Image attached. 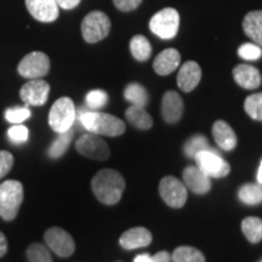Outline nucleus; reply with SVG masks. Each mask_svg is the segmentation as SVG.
<instances>
[{
	"label": "nucleus",
	"mask_w": 262,
	"mask_h": 262,
	"mask_svg": "<svg viewBox=\"0 0 262 262\" xmlns=\"http://www.w3.org/2000/svg\"><path fill=\"white\" fill-rule=\"evenodd\" d=\"M91 188L101 203L106 205H114L122 199L125 189V181L116 170L103 169L94 176Z\"/></svg>",
	"instance_id": "obj_1"
},
{
	"label": "nucleus",
	"mask_w": 262,
	"mask_h": 262,
	"mask_svg": "<svg viewBox=\"0 0 262 262\" xmlns=\"http://www.w3.org/2000/svg\"><path fill=\"white\" fill-rule=\"evenodd\" d=\"M79 119L81 125L95 135L116 137L125 133V123L112 114L85 111L80 113Z\"/></svg>",
	"instance_id": "obj_2"
},
{
	"label": "nucleus",
	"mask_w": 262,
	"mask_h": 262,
	"mask_svg": "<svg viewBox=\"0 0 262 262\" xmlns=\"http://www.w3.org/2000/svg\"><path fill=\"white\" fill-rule=\"evenodd\" d=\"M24 202V185L16 180H6L0 185V217L12 221Z\"/></svg>",
	"instance_id": "obj_3"
},
{
	"label": "nucleus",
	"mask_w": 262,
	"mask_h": 262,
	"mask_svg": "<svg viewBox=\"0 0 262 262\" xmlns=\"http://www.w3.org/2000/svg\"><path fill=\"white\" fill-rule=\"evenodd\" d=\"M180 14L178 10L165 8L153 16L149 21V29L153 34L164 40H170L178 35Z\"/></svg>",
	"instance_id": "obj_4"
},
{
	"label": "nucleus",
	"mask_w": 262,
	"mask_h": 262,
	"mask_svg": "<svg viewBox=\"0 0 262 262\" xmlns=\"http://www.w3.org/2000/svg\"><path fill=\"white\" fill-rule=\"evenodd\" d=\"M77 111L70 97H61L52 104L49 113V125L58 134L70 130L73 125Z\"/></svg>",
	"instance_id": "obj_5"
},
{
	"label": "nucleus",
	"mask_w": 262,
	"mask_h": 262,
	"mask_svg": "<svg viewBox=\"0 0 262 262\" xmlns=\"http://www.w3.org/2000/svg\"><path fill=\"white\" fill-rule=\"evenodd\" d=\"M110 17L102 11H93L88 14L81 24V34L84 40L90 44L101 41L110 34Z\"/></svg>",
	"instance_id": "obj_6"
},
{
	"label": "nucleus",
	"mask_w": 262,
	"mask_h": 262,
	"mask_svg": "<svg viewBox=\"0 0 262 262\" xmlns=\"http://www.w3.org/2000/svg\"><path fill=\"white\" fill-rule=\"evenodd\" d=\"M50 71V60L48 55L41 51H33L22 58L18 63L17 72L21 77L27 79H40Z\"/></svg>",
	"instance_id": "obj_7"
},
{
	"label": "nucleus",
	"mask_w": 262,
	"mask_h": 262,
	"mask_svg": "<svg viewBox=\"0 0 262 262\" xmlns=\"http://www.w3.org/2000/svg\"><path fill=\"white\" fill-rule=\"evenodd\" d=\"M196 166L203 170L209 178L221 179L227 176L231 171L229 164L221 158V156L214 149L202 150L195 157Z\"/></svg>",
	"instance_id": "obj_8"
},
{
	"label": "nucleus",
	"mask_w": 262,
	"mask_h": 262,
	"mask_svg": "<svg viewBox=\"0 0 262 262\" xmlns=\"http://www.w3.org/2000/svg\"><path fill=\"white\" fill-rule=\"evenodd\" d=\"M75 149L81 156L95 160H107L111 156L110 147L103 139L95 134H85L75 142Z\"/></svg>",
	"instance_id": "obj_9"
},
{
	"label": "nucleus",
	"mask_w": 262,
	"mask_h": 262,
	"mask_svg": "<svg viewBox=\"0 0 262 262\" xmlns=\"http://www.w3.org/2000/svg\"><path fill=\"white\" fill-rule=\"evenodd\" d=\"M159 193L163 201L171 208H182L187 201V188L173 176H165L160 181Z\"/></svg>",
	"instance_id": "obj_10"
},
{
	"label": "nucleus",
	"mask_w": 262,
	"mask_h": 262,
	"mask_svg": "<svg viewBox=\"0 0 262 262\" xmlns=\"http://www.w3.org/2000/svg\"><path fill=\"white\" fill-rule=\"evenodd\" d=\"M45 243L60 257H70L75 250V243L72 235L60 227L49 228L44 234Z\"/></svg>",
	"instance_id": "obj_11"
},
{
	"label": "nucleus",
	"mask_w": 262,
	"mask_h": 262,
	"mask_svg": "<svg viewBox=\"0 0 262 262\" xmlns=\"http://www.w3.org/2000/svg\"><path fill=\"white\" fill-rule=\"evenodd\" d=\"M50 85L42 79H31L19 90V96L27 106H42L47 103Z\"/></svg>",
	"instance_id": "obj_12"
},
{
	"label": "nucleus",
	"mask_w": 262,
	"mask_h": 262,
	"mask_svg": "<svg viewBox=\"0 0 262 262\" xmlns=\"http://www.w3.org/2000/svg\"><path fill=\"white\" fill-rule=\"evenodd\" d=\"M29 14L39 22H54L60 14L56 0H26Z\"/></svg>",
	"instance_id": "obj_13"
},
{
	"label": "nucleus",
	"mask_w": 262,
	"mask_h": 262,
	"mask_svg": "<svg viewBox=\"0 0 262 262\" xmlns=\"http://www.w3.org/2000/svg\"><path fill=\"white\" fill-rule=\"evenodd\" d=\"M183 182L195 194H206L211 188V181L198 166H187L183 171Z\"/></svg>",
	"instance_id": "obj_14"
},
{
	"label": "nucleus",
	"mask_w": 262,
	"mask_h": 262,
	"mask_svg": "<svg viewBox=\"0 0 262 262\" xmlns=\"http://www.w3.org/2000/svg\"><path fill=\"white\" fill-rule=\"evenodd\" d=\"M202 78V70L194 61H187L182 64L178 74V85L185 93H191L196 88Z\"/></svg>",
	"instance_id": "obj_15"
},
{
	"label": "nucleus",
	"mask_w": 262,
	"mask_h": 262,
	"mask_svg": "<svg viewBox=\"0 0 262 262\" xmlns=\"http://www.w3.org/2000/svg\"><path fill=\"white\" fill-rule=\"evenodd\" d=\"M162 113L166 123L175 124L181 119L183 113V101L175 91H168L163 96Z\"/></svg>",
	"instance_id": "obj_16"
},
{
	"label": "nucleus",
	"mask_w": 262,
	"mask_h": 262,
	"mask_svg": "<svg viewBox=\"0 0 262 262\" xmlns=\"http://www.w3.org/2000/svg\"><path fill=\"white\" fill-rule=\"evenodd\" d=\"M233 77L235 83L247 90L257 89L262 81L260 71L250 64H238L234 67Z\"/></svg>",
	"instance_id": "obj_17"
},
{
	"label": "nucleus",
	"mask_w": 262,
	"mask_h": 262,
	"mask_svg": "<svg viewBox=\"0 0 262 262\" xmlns=\"http://www.w3.org/2000/svg\"><path fill=\"white\" fill-rule=\"evenodd\" d=\"M152 242V233L145 227L130 228L129 231L124 232L119 239V244L126 250L145 248Z\"/></svg>",
	"instance_id": "obj_18"
},
{
	"label": "nucleus",
	"mask_w": 262,
	"mask_h": 262,
	"mask_svg": "<svg viewBox=\"0 0 262 262\" xmlns=\"http://www.w3.org/2000/svg\"><path fill=\"white\" fill-rule=\"evenodd\" d=\"M180 61H181V55L176 49H165L156 57L153 62V70L159 75L171 74L173 71L178 70Z\"/></svg>",
	"instance_id": "obj_19"
},
{
	"label": "nucleus",
	"mask_w": 262,
	"mask_h": 262,
	"mask_svg": "<svg viewBox=\"0 0 262 262\" xmlns=\"http://www.w3.org/2000/svg\"><path fill=\"white\" fill-rule=\"evenodd\" d=\"M212 136L215 142L220 148L225 150H232L237 146V135L224 120H217L212 126Z\"/></svg>",
	"instance_id": "obj_20"
},
{
	"label": "nucleus",
	"mask_w": 262,
	"mask_h": 262,
	"mask_svg": "<svg viewBox=\"0 0 262 262\" xmlns=\"http://www.w3.org/2000/svg\"><path fill=\"white\" fill-rule=\"evenodd\" d=\"M244 33L262 48V10L251 11L244 17Z\"/></svg>",
	"instance_id": "obj_21"
},
{
	"label": "nucleus",
	"mask_w": 262,
	"mask_h": 262,
	"mask_svg": "<svg viewBox=\"0 0 262 262\" xmlns=\"http://www.w3.org/2000/svg\"><path fill=\"white\" fill-rule=\"evenodd\" d=\"M126 119L133 126L140 130H148L153 125V119L148 112H146L145 107L131 104L125 112Z\"/></svg>",
	"instance_id": "obj_22"
},
{
	"label": "nucleus",
	"mask_w": 262,
	"mask_h": 262,
	"mask_svg": "<svg viewBox=\"0 0 262 262\" xmlns=\"http://www.w3.org/2000/svg\"><path fill=\"white\" fill-rule=\"evenodd\" d=\"M242 231L250 243H258L262 241V220L255 216L244 219L242 222Z\"/></svg>",
	"instance_id": "obj_23"
},
{
	"label": "nucleus",
	"mask_w": 262,
	"mask_h": 262,
	"mask_svg": "<svg viewBox=\"0 0 262 262\" xmlns=\"http://www.w3.org/2000/svg\"><path fill=\"white\" fill-rule=\"evenodd\" d=\"M130 51L137 61H147L152 54V47L148 39L143 35H135L130 41Z\"/></svg>",
	"instance_id": "obj_24"
},
{
	"label": "nucleus",
	"mask_w": 262,
	"mask_h": 262,
	"mask_svg": "<svg viewBox=\"0 0 262 262\" xmlns=\"http://www.w3.org/2000/svg\"><path fill=\"white\" fill-rule=\"evenodd\" d=\"M72 139H73V130L72 129L60 134L57 139L51 143L50 147H49V157L52 159L61 158V157L67 152L68 147H70L72 142Z\"/></svg>",
	"instance_id": "obj_25"
},
{
	"label": "nucleus",
	"mask_w": 262,
	"mask_h": 262,
	"mask_svg": "<svg viewBox=\"0 0 262 262\" xmlns=\"http://www.w3.org/2000/svg\"><path fill=\"white\" fill-rule=\"evenodd\" d=\"M238 196L244 204L257 205L262 203V185L247 183L238 191Z\"/></svg>",
	"instance_id": "obj_26"
},
{
	"label": "nucleus",
	"mask_w": 262,
	"mask_h": 262,
	"mask_svg": "<svg viewBox=\"0 0 262 262\" xmlns=\"http://www.w3.org/2000/svg\"><path fill=\"white\" fill-rule=\"evenodd\" d=\"M124 97L131 104H135V106L145 107L148 103V94L142 85L137 83L127 85L125 91H124Z\"/></svg>",
	"instance_id": "obj_27"
},
{
	"label": "nucleus",
	"mask_w": 262,
	"mask_h": 262,
	"mask_svg": "<svg viewBox=\"0 0 262 262\" xmlns=\"http://www.w3.org/2000/svg\"><path fill=\"white\" fill-rule=\"evenodd\" d=\"M173 262H205L201 250L192 247H179L171 255Z\"/></svg>",
	"instance_id": "obj_28"
},
{
	"label": "nucleus",
	"mask_w": 262,
	"mask_h": 262,
	"mask_svg": "<svg viewBox=\"0 0 262 262\" xmlns=\"http://www.w3.org/2000/svg\"><path fill=\"white\" fill-rule=\"evenodd\" d=\"M244 110L254 120L262 122V93L248 96L244 102Z\"/></svg>",
	"instance_id": "obj_29"
},
{
	"label": "nucleus",
	"mask_w": 262,
	"mask_h": 262,
	"mask_svg": "<svg viewBox=\"0 0 262 262\" xmlns=\"http://www.w3.org/2000/svg\"><path fill=\"white\" fill-rule=\"evenodd\" d=\"M28 262H52L49 249L40 243H33L26 251Z\"/></svg>",
	"instance_id": "obj_30"
},
{
	"label": "nucleus",
	"mask_w": 262,
	"mask_h": 262,
	"mask_svg": "<svg viewBox=\"0 0 262 262\" xmlns=\"http://www.w3.org/2000/svg\"><path fill=\"white\" fill-rule=\"evenodd\" d=\"M208 149H212V148L209 146L208 140L202 135H195L191 137L185 145V153L186 156L189 157V158H194L199 152H202V150H208Z\"/></svg>",
	"instance_id": "obj_31"
},
{
	"label": "nucleus",
	"mask_w": 262,
	"mask_h": 262,
	"mask_svg": "<svg viewBox=\"0 0 262 262\" xmlns=\"http://www.w3.org/2000/svg\"><path fill=\"white\" fill-rule=\"evenodd\" d=\"M31 117V111L28 106L8 108L5 112V119L11 124H21Z\"/></svg>",
	"instance_id": "obj_32"
},
{
	"label": "nucleus",
	"mask_w": 262,
	"mask_h": 262,
	"mask_svg": "<svg viewBox=\"0 0 262 262\" xmlns=\"http://www.w3.org/2000/svg\"><path fill=\"white\" fill-rule=\"evenodd\" d=\"M108 102V95L103 90H93L86 95V106L90 110H100Z\"/></svg>",
	"instance_id": "obj_33"
},
{
	"label": "nucleus",
	"mask_w": 262,
	"mask_h": 262,
	"mask_svg": "<svg viewBox=\"0 0 262 262\" xmlns=\"http://www.w3.org/2000/svg\"><path fill=\"white\" fill-rule=\"evenodd\" d=\"M238 55L243 60L247 61H256L262 56V49L257 44L253 42H247L238 49Z\"/></svg>",
	"instance_id": "obj_34"
},
{
	"label": "nucleus",
	"mask_w": 262,
	"mask_h": 262,
	"mask_svg": "<svg viewBox=\"0 0 262 262\" xmlns=\"http://www.w3.org/2000/svg\"><path fill=\"white\" fill-rule=\"evenodd\" d=\"M8 136L11 142L16 143V145H22V143L28 141L29 131L27 126L22 125V124H15L14 126H11L9 129Z\"/></svg>",
	"instance_id": "obj_35"
},
{
	"label": "nucleus",
	"mask_w": 262,
	"mask_h": 262,
	"mask_svg": "<svg viewBox=\"0 0 262 262\" xmlns=\"http://www.w3.org/2000/svg\"><path fill=\"white\" fill-rule=\"evenodd\" d=\"M14 156L9 150H0V179L5 178L14 166Z\"/></svg>",
	"instance_id": "obj_36"
},
{
	"label": "nucleus",
	"mask_w": 262,
	"mask_h": 262,
	"mask_svg": "<svg viewBox=\"0 0 262 262\" xmlns=\"http://www.w3.org/2000/svg\"><path fill=\"white\" fill-rule=\"evenodd\" d=\"M114 5L120 11H133L142 3V0H113Z\"/></svg>",
	"instance_id": "obj_37"
},
{
	"label": "nucleus",
	"mask_w": 262,
	"mask_h": 262,
	"mask_svg": "<svg viewBox=\"0 0 262 262\" xmlns=\"http://www.w3.org/2000/svg\"><path fill=\"white\" fill-rule=\"evenodd\" d=\"M56 3L61 9L72 10V9L77 8V6L79 5L80 0H56Z\"/></svg>",
	"instance_id": "obj_38"
},
{
	"label": "nucleus",
	"mask_w": 262,
	"mask_h": 262,
	"mask_svg": "<svg viewBox=\"0 0 262 262\" xmlns=\"http://www.w3.org/2000/svg\"><path fill=\"white\" fill-rule=\"evenodd\" d=\"M8 248H9L8 239H6L5 234L0 231V258L5 256L6 253H8Z\"/></svg>",
	"instance_id": "obj_39"
},
{
	"label": "nucleus",
	"mask_w": 262,
	"mask_h": 262,
	"mask_svg": "<svg viewBox=\"0 0 262 262\" xmlns=\"http://www.w3.org/2000/svg\"><path fill=\"white\" fill-rule=\"evenodd\" d=\"M155 262H170L171 261V255L168 251H159L153 256Z\"/></svg>",
	"instance_id": "obj_40"
},
{
	"label": "nucleus",
	"mask_w": 262,
	"mask_h": 262,
	"mask_svg": "<svg viewBox=\"0 0 262 262\" xmlns=\"http://www.w3.org/2000/svg\"><path fill=\"white\" fill-rule=\"evenodd\" d=\"M134 262H155V261H153V256H150L149 254H141V255H137Z\"/></svg>",
	"instance_id": "obj_41"
},
{
	"label": "nucleus",
	"mask_w": 262,
	"mask_h": 262,
	"mask_svg": "<svg viewBox=\"0 0 262 262\" xmlns=\"http://www.w3.org/2000/svg\"><path fill=\"white\" fill-rule=\"evenodd\" d=\"M257 182L262 185V160H261V164H260V168H258V171H257Z\"/></svg>",
	"instance_id": "obj_42"
},
{
	"label": "nucleus",
	"mask_w": 262,
	"mask_h": 262,
	"mask_svg": "<svg viewBox=\"0 0 262 262\" xmlns=\"http://www.w3.org/2000/svg\"><path fill=\"white\" fill-rule=\"evenodd\" d=\"M260 262H262V260H261V261H260Z\"/></svg>",
	"instance_id": "obj_43"
}]
</instances>
